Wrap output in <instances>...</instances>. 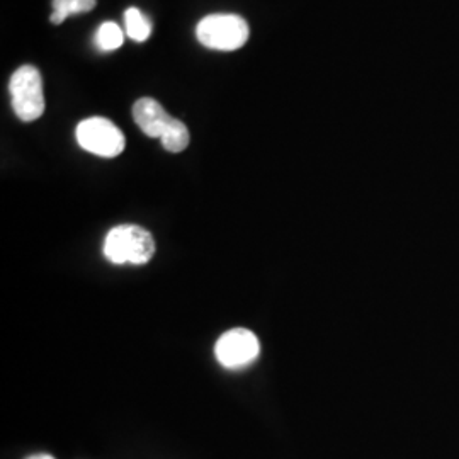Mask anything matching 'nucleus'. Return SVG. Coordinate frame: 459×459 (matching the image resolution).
I'll return each instance as SVG.
<instances>
[{"instance_id": "obj_8", "label": "nucleus", "mask_w": 459, "mask_h": 459, "mask_svg": "<svg viewBox=\"0 0 459 459\" xmlns=\"http://www.w3.org/2000/svg\"><path fill=\"white\" fill-rule=\"evenodd\" d=\"M96 4L98 0H53V13L49 19L53 24H62L66 17L92 11Z\"/></svg>"}, {"instance_id": "obj_6", "label": "nucleus", "mask_w": 459, "mask_h": 459, "mask_svg": "<svg viewBox=\"0 0 459 459\" xmlns=\"http://www.w3.org/2000/svg\"><path fill=\"white\" fill-rule=\"evenodd\" d=\"M133 119L150 138H162L172 121V116L167 115L162 104L155 99L142 98L133 106Z\"/></svg>"}, {"instance_id": "obj_10", "label": "nucleus", "mask_w": 459, "mask_h": 459, "mask_svg": "<svg viewBox=\"0 0 459 459\" xmlns=\"http://www.w3.org/2000/svg\"><path fill=\"white\" fill-rule=\"evenodd\" d=\"M125 41V34L116 22H104L96 34V45L102 51H115Z\"/></svg>"}, {"instance_id": "obj_7", "label": "nucleus", "mask_w": 459, "mask_h": 459, "mask_svg": "<svg viewBox=\"0 0 459 459\" xmlns=\"http://www.w3.org/2000/svg\"><path fill=\"white\" fill-rule=\"evenodd\" d=\"M160 142H162V145H164L167 152L181 153L186 148L189 147V142H191L189 130H187V126L182 121L172 117V121L167 126V130L162 134Z\"/></svg>"}, {"instance_id": "obj_3", "label": "nucleus", "mask_w": 459, "mask_h": 459, "mask_svg": "<svg viewBox=\"0 0 459 459\" xmlns=\"http://www.w3.org/2000/svg\"><path fill=\"white\" fill-rule=\"evenodd\" d=\"M9 91L13 98V109L21 121L31 123L43 116L45 113L43 79L36 66H19L11 77Z\"/></svg>"}, {"instance_id": "obj_2", "label": "nucleus", "mask_w": 459, "mask_h": 459, "mask_svg": "<svg viewBox=\"0 0 459 459\" xmlns=\"http://www.w3.org/2000/svg\"><path fill=\"white\" fill-rule=\"evenodd\" d=\"M248 24L237 14H212L199 21L196 36L199 43L216 51H235L248 39Z\"/></svg>"}, {"instance_id": "obj_1", "label": "nucleus", "mask_w": 459, "mask_h": 459, "mask_svg": "<svg viewBox=\"0 0 459 459\" xmlns=\"http://www.w3.org/2000/svg\"><path fill=\"white\" fill-rule=\"evenodd\" d=\"M155 240L148 230L138 225H119L106 235L104 255L109 263L143 265L155 254Z\"/></svg>"}, {"instance_id": "obj_9", "label": "nucleus", "mask_w": 459, "mask_h": 459, "mask_svg": "<svg viewBox=\"0 0 459 459\" xmlns=\"http://www.w3.org/2000/svg\"><path fill=\"white\" fill-rule=\"evenodd\" d=\"M125 26H126L128 36L136 43L147 41L150 34H152V22L136 7L126 9V13H125Z\"/></svg>"}, {"instance_id": "obj_4", "label": "nucleus", "mask_w": 459, "mask_h": 459, "mask_svg": "<svg viewBox=\"0 0 459 459\" xmlns=\"http://www.w3.org/2000/svg\"><path fill=\"white\" fill-rule=\"evenodd\" d=\"M77 142L79 145L98 157L115 159L125 150V134L113 121L106 117H89L83 119L77 126Z\"/></svg>"}, {"instance_id": "obj_5", "label": "nucleus", "mask_w": 459, "mask_h": 459, "mask_svg": "<svg viewBox=\"0 0 459 459\" xmlns=\"http://www.w3.org/2000/svg\"><path fill=\"white\" fill-rule=\"evenodd\" d=\"M261 352L257 335L248 328H230L214 345V358L223 368L240 369L255 361Z\"/></svg>"}, {"instance_id": "obj_11", "label": "nucleus", "mask_w": 459, "mask_h": 459, "mask_svg": "<svg viewBox=\"0 0 459 459\" xmlns=\"http://www.w3.org/2000/svg\"><path fill=\"white\" fill-rule=\"evenodd\" d=\"M26 459H55L53 456H49V455H33V456H30V458Z\"/></svg>"}]
</instances>
